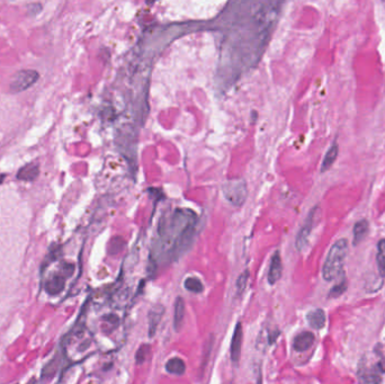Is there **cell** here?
Returning a JSON list of instances; mask_svg holds the SVG:
<instances>
[{"label":"cell","instance_id":"2","mask_svg":"<svg viewBox=\"0 0 385 384\" xmlns=\"http://www.w3.org/2000/svg\"><path fill=\"white\" fill-rule=\"evenodd\" d=\"M222 191L224 198L233 207H241L246 202L247 196H248L247 182L241 178H233V179L227 180L223 184Z\"/></svg>","mask_w":385,"mask_h":384},{"label":"cell","instance_id":"12","mask_svg":"<svg viewBox=\"0 0 385 384\" xmlns=\"http://www.w3.org/2000/svg\"><path fill=\"white\" fill-rule=\"evenodd\" d=\"M63 287H64L63 277L56 275L50 278V280L47 282V284H45V291H47L49 294L56 295L60 293V292L63 290Z\"/></svg>","mask_w":385,"mask_h":384},{"label":"cell","instance_id":"11","mask_svg":"<svg viewBox=\"0 0 385 384\" xmlns=\"http://www.w3.org/2000/svg\"><path fill=\"white\" fill-rule=\"evenodd\" d=\"M166 371L169 374H172V375H182L186 371V366L184 360L179 357H173L170 358L166 363Z\"/></svg>","mask_w":385,"mask_h":384},{"label":"cell","instance_id":"17","mask_svg":"<svg viewBox=\"0 0 385 384\" xmlns=\"http://www.w3.org/2000/svg\"><path fill=\"white\" fill-rule=\"evenodd\" d=\"M184 286L187 291L192 293H202L204 290L203 284L197 277H187L184 282Z\"/></svg>","mask_w":385,"mask_h":384},{"label":"cell","instance_id":"8","mask_svg":"<svg viewBox=\"0 0 385 384\" xmlns=\"http://www.w3.org/2000/svg\"><path fill=\"white\" fill-rule=\"evenodd\" d=\"M164 312V308L161 304H157L149 311L148 320H149V336L153 337V335L157 331V328L160 323L162 315Z\"/></svg>","mask_w":385,"mask_h":384},{"label":"cell","instance_id":"7","mask_svg":"<svg viewBox=\"0 0 385 384\" xmlns=\"http://www.w3.org/2000/svg\"><path fill=\"white\" fill-rule=\"evenodd\" d=\"M314 342V335L310 331H303L297 335L294 338V341H293V348L296 351H305L309 348H311V346L313 345Z\"/></svg>","mask_w":385,"mask_h":384},{"label":"cell","instance_id":"15","mask_svg":"<svg viewBox=\"0 0 385 384\" xmlns=\"http://www.w3.org/2000/svg\"><path fill=\"white\" fill-rule=\"evenodd\" d=\"M39 175V167L34 163H30L23 167L17 173V178L22 180H33Z\"/></svg>","mask_w":385,"mask_h":384},{"label":"cell","instance_id":"4","mask_svg":"<svg viewBox=\"0 0 385 384\" xmlns=\"http://www.w3.org/2000/svg\"><path fill=\"white\" fill-rule=\"evenodd\" d=\"M319 213H320L319 207H315L311 210L308 218H306V220L304 221V225L302 226L299 233H297V237H296V240H295V247L299 251L303 249L305 245L308 244L309 236L311 235V232H312V230H313L314 222H315V220H317V217L319 216Z\"/></svg>","mask_w":385,"mask_h":384},{"label":"cell","instance_id":"1","mask_svg":"<svg viewBox=\"0 0 385 384\" xmlns=\"http://www.w3.org/2000/svg\"><path fill=\"white\" fill-rule=\"evenodd\" d=\"M348 254V241L339 239L332 245L327 259L323 264L322 276L327 282H331L340 275Z\"/></svg>","mask_w":385,"mask_h":384},{"label":"cell","instance_id":"9","mask_svg":"<svg viewBox=\"0 0 385 384\" xmlns=\"http://www.w3.org/2000/svg\"><path fill=\"white\" fill-rule=\"evenodd\" d=\"M185 318V301L178 296L175 301V313H173V328L176 331H179Z\"/></svg>","mask_w":385,"mask_h":384},{"label":"cell","instance_id":"19","mask_svg":"<svg viewBox=\"0 0 385 384\" xmlns=\"http://www.w3.org/2000/svg\"><path fill=\"white\" fill-rule=\"evenodd\" d=\"M346 290H347V281L346 278H342V281H340L337 285H334L332 287L331 291H330L329 296L330 298H338V296L343 294V292Z\"/></svg>","mask_w":385,"mask_h":384},{"label":"cell","instance_id":"16","mask_svg":"<svg viewBox=\"0 0 385 384\" xmlns=\"http://www.w3.org/2000/svg\"><path fill=\"white\" fill-rule=\"evenodd\" d=\"M376 263L379 275L385 277V239H381L377 244Z\"/></svg>","mask_w":385,"mask_h":384},{"label":"cell","instance_id":"22","mask_svg":"<svg viewBox=\"0 0 385 384\" xmlns=\"http://www.w3.org/2000/svg\"><path fill=\"white\" fill-rule=\"evenodd\" d=\"M373 372L377 374H384L385 373V357H382L377 364L374 365Z\"/></svg>","mask_w":385,"mask_h":384},{"label":"cell","instance_id":"20","mask_svg":"<svg viewBox=\"0 0 385 384\" xmlns=\"http://www.w3.org/2000/svg\"><path fill=\"white\" fill-rule=\"evenodd\" d=\"M150 347L148 345H143L141 346V348H139V350L136 351V355H135V362L136 364H142L145 360V357H146V354H148V350H149Z\"/></svg>","mask_w":385,"mask_h":384},{"label":"cell","instance_id":"6","mask_svg":"<svg viewBox=\"0 0 385 384\" xmlns=\"http://www.w3.org/2000/svg\"><path fill=\"white\" fill-rule=\"evenodd\" d=\"M282 272H283V265H282L281 255H279L278 251H276L272 257V262H270L269 272H268V283L270 285H274L275 283L279 281V278L282 276Z\"/></svg>","mask_w":385,"mask_h":384},{"label":"cell","instance_id":"5","mask_svg":"<svg viewBox=\"0 0 385 384\" xmlns=\"http://www.w3.org/2000/svg\"><path fill=\"white\" fill-rule=\"evenodd\" d=\"M242 338H244V333H242V324L238 322L236 324L235 332H233L231 346H230V356L231 360L235 364L239 363L240 356H241V347H242Z\"/></svg>","mask_w":385,"mask_h":384},{"label":"cell","instance_id":"21","mask_svg":"<svg viewBox=\"0 0 385 384\" xmlns=\"http://www.w3.org/2000/svg\"><path fill=\"white\" fill-rule=\"evenodd\" d=\"M360 378L364 383H381L382 378L379 377V374H360Z\"/></svg>","mask_w":385,"mask_h":384},{"label":"cell","instance_id":"3","mask_svg":"<svg viewBox=\"0 0 385 384\" xmlns=\"http://www.w3.org/2000/svg\"><path fill=\"white\" fill-rule=\"evenodd\" d=\"M39 72L35 70H21L14 76L13 80L9 86V89L13 94L22 93L26 89L31 88L39 80Z\"/></svg>","mask_w":385,"mask_h":384},{"label":"cell","instance_id":"24","mask_svg":"<svg viewBox=\"0 0 385 384\" xmlns=\"http://www.w3.org/2000/svg\"><path fill=\"white\" fill-rule=\"evenodd\" d=\"M383 2H384V3H385V0H383Z\"/></svg>","mask_w":385,"mask_h":384},{"label":"cell","instance_id":"10","mask_svg":"<svg viewBox=\"0 0 385 384\" xmlns=\"http://www.w3.org/2000/svg\"><path fill=\"white\" fill-rule=\"evenodd\" d=\"M306 319H308V322L311 326V328L320 330V329H322L324 327L325 314L323 310L315 309V310L310 311L308 315H306Z\"/></svg>","mask_w":385,"mask_h":384},{"label":"cell","instance_id":"18","mask_svg":"<svg viewBox=\"0 0 385 384\" xmlns=\"http://www.w3.org/2000/svg\"><path fill=\"white\" fill-rule=\"evenodd\" d=\"M249 275H250V273H249L248 269H247V271H245L239 277H238V280L236 282V287H237V293L238 294H241L242 292L246 290L247 284H248V281H249Z\"/></svg>","mask_w":385,"mask_h":384},{"label":"cell","instance_id":"13","mask_svg":"<svg viewBox=\"0 0 385 384\" xmlns=\"http://www.w3.org/2000/svg\"><path fill=\"white\" fill-rule=\"evenodd\" d=\"M368 231V221L367 220H360L355 225L354 227V241L352 244L354 246H357L364 240V238L367 235Z\"/></svg>","mask_w":385,"mask_h":384},{"label":"cell","instance_id":"23","mask_svg":"<svg viewBox=\"0 0 385 384\" xmlns=\"http://www.w3.org/2000/svg\"><path fill=\"white\" fill-rule=\"evenodd\" d=\"M4 177H5L4 175H0V182H2V181H3V179H4Z\"/></svg>","mask_w":385,"mask_h":384},{"label":"cell","instance_id":"14","mask_svg":"<svg viewBox=\"0 0 385 384\" xmlns=\"http://www.w3.org/2000/svg\"><path fill=\"white\" fill-rule=\"evenodd\" d=\"M338 152H339V147L337 143H333L330 149L328 150V152L325 153V157L323 159L322 162V167H321V171L324 172L330 169V167L332 166L333 162L336 161V159L338 157Z\"/></svg>","mask_w":385,"mask_h":384}]
</instances>
